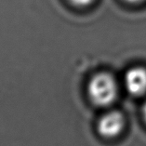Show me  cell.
<instances>
[{"mask_svg":"<svg viewBox=\"0 0 146 146\" xmlns=\"http://www.w3.org/2000/svg\"><path fill=\"white\" fill-rule=\"evenodd\" d=\"M125 118L122 113L111 111L104 113L98 121V132L104 138H115L122 132Z\"/></svg>","mask_w":146,"mask_h":146,"instance_id":"7a4b0ae2","label":"cell"},{"mask_svg":"<svg viewBox=\"0 0 146 146\" xmlns=\"http://www.w3.org/2000/svg\"><path fill=\"white\" fill-rule=\"evenodd\" d=\"M88 94L93 104L105 107L115 102L117 84L111 74L101 73L91 78L88 85Z\"/></svg>","mask_w":146,"mask_h":146,"instance_id":"6da1fadb","label":"cell"},{"mask_svg":"<svg viewBox=\"0 0 146 146\" xmlns=\"http://www.w3.org/2000/svg\"><path fill=\"white\" fill-rule=\"evenodd\" d=\"M125 86L133 96H141L146 93V70L142 67H134L125 76Z\"/></svg>","mask_w":146,"mask_h":146,"instance_id":"3957f363","label":"cell"},{"mask_svg":"<svg viewBox=\"0 0 146 146\" xmlns=\"http://www.w3.org/2000/svg\"><path fill=\"white\" fill-rule=\"evenodd\" d=\"M142 115H143V118L146 122V102L144 103V106H143V108H142Z\"/></svg>","mask_w":146,"mask_h":146,"instance_id":"5b68a950","label":"cell"},{"mask_svg":"<svg viewBox=\"0 0 146 146\" xmlns=\"http://www.w3.org/2000/svg\"><path fill=\"white\" fill-rule=\"evenodd\" d=\"M68 1L74 6L82 8V7H87L88 5H90L93 0H68Z\"/></svg>","mask_w":146,"mask_h":146,"instance_id":"277c9868","label":"cell"},{"mask_svg":"<svg viewBox=\"0 0 146 146\" xmlns=\"http://www.w3.org/2000/svg\"><path fill=\"white\" fill-rule=\"evenodd\" d=\"M127 2L129 3H132V4H134V3H141L142 1H144V0H126Z\"/></svg>","mask_w":146,"mask_h":146,"instance_id":"8992f818","label":"cell"}]
</instances>
